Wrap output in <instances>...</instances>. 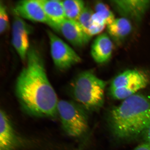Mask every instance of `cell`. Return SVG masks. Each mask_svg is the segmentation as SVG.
<instances>
[{"mask_svg": "<svg viewBox=\"0 0 150 150\" xmlns=\"http://www.w3.org/2000/svg\"><path fill=\"white\" fill-rule=\"evenodd\" d=\"M79 105L71 101L58 102L57 113L64 130L69 136L78 137L85 134L89 129L87 114Z\"/></svg>", "mask_w": 150, "mask_h": 150, "instance_id": "obj_4", "label": "cell"}, {"mask_svg": "<svg viewBox=\"0 0 150 150\" xmlns=\"http://www.w3.org/2000/svg\"><path fill=\"white\" fill-rule=\"evenodd\" d=\"M53 29L60 33L71 44L78 47L86 45L91 38L75 21L65 19L57 24Z\"/></svg>", "mask_w": 150, "mask_h": 150, "instance_id": "obj_8", "label": "cell"}, {"mask_svg": "<svg viewBox=\"0 0 150 150\" xmlns=\"http://www.w3.org/2000/svg\"><path fill=\"white\" fill-rule=\"evenodd\" d=\"M113 45L110 38L105 33L99 35L91 46V53L94 60L99 64L106 62L111 57Z\"/></svg>", "mask_w": 150, "mask_h": 150, "instance_id": "obj_11", "label": "cell"}, {"mask_svg": "<svg viewBox=\"0 0 150 150\" xmlns=\"http://www.w3.org/2000/svg\"><path fill=\"white\" fill-rule=\"evenodd\" d=\"M93 13V11L91 8L85 6L77 21L88 35V30L92 24V17Z\"/></svg>", "mask_w": 150, "mask_h": 150, "instance_id": "obj_17", "label": "cell"}, {"mask_svg": "<svg viewBox=\"0 0 150 150\" xmlns=\"http://www.w3.org/2000/svg\"><path fill=\"white\" fill-rule=\"evenodd\" d=\"M132 30V25L128 19L121 18L115 19L108 25L109 34L116 40H120L128 35Z\"/></svg>", "mask_w": 150, "mask_h": 150, "instance_id": "obj_14", "label": "cell"}, {"mask_svg": "<svg viewBox=\"0 0 150 150\" xmlns=\"http://www.w3.org/2000/svg\"><path fill=\"white\" fill-rule=\"evenodd\" d=\"M106 83L89 71L81 73L72 82L71 92L73 98L84 110L98 111L105 101Z\"/></svg>", "mask_w": 150, "mask_h": 150, "instance_id": "obj_3", "label": "cell"}, {"mask_svg": "<svg viewBox=\"0 0 150 150\" xmlns=\"http://www.w3.org/2000/svg\"><path fill=\"white\" fill-rule=\"evenodd\" d=\"M105 25H97L92 24L88 32V34L91 37L100 33L104 30Z\"/></svg>", "mask_w": 150, "mask_h": 150, "instance_id": "obj_19", "label": "cell"}, {"mask_svg": "<svg viewBox=\"0 0 150 150\" xmlns=\"http://www.w3.org/2000/svg\"><path fill=\"white\" fill-rule=\"evenodd\" d=\"M12 30L13 45L22 61H26L29 50L28 35L32 31L33 28L21 18L16 16L13 20Z\"/></svg>", "mask_w": 150, "mask_h": 150, "instance_id": "obj_7", "label": "cell"}, {"mask_svg": "<svg viewBox=\"0 0 150 150\" xmlns=\"http://www.w3.org/2000/svg\"><path fill=\"white\" fill-rule=\"evenodd\" d=\"M110 2L124 18L137 21L140 20L145 14L149 6L150 1L125 0L112 1Z\"/></svg>", "mask_w": 150, "mask_h": 150, "instance_id": "obj_10", "label": "cell"}, {"mask_svg": "<svg viewBox=\"0 0 150 150\" xmlns=\"http://www.w3.org/2000/svg\"><path fill=\"white\" fill-rule=\"evenodd\" d=\"M50 52L54 64L61 71L67 70L81 61L74 50L52 32L47 31Z\"/></svg>", "mask_w": 150, "mask_h": 150, "instance_id": "obj_6", "label": "cell"}, {"mask_svg": "<svg viewBox=\"0 0 150 150\" xmlns=\"http://www.w3.org/2000/svg\"><path fill=\"white\" fill-rule=\"evenodd\" d=\"M62 2L66 18L77 21L85 7L84 1L81 0H67Z\"/></svg>", "mask_w": 150, "mask_h": 150, "instance_id": "obj_16", "label": "cell"}, {"mask_svg": "<svg viewBox=\"0 0 150 150\" xmlns=\"http://www.w3.org/2000/svg\"><path fill=\"white\" fill-rule=\"evenodd\" d=\"M49 23L48 25L54 29L57 24L65 19L62 2L59 0H39Z\"/></svg>", "mask_w": 150, "mask_h": 150, "instance_id": "obj_13", "label": "cell"}, {"mask_svg": "<svg viewBox=\"0 0 150 150\" xmlns=\"http://www.w3.org/2000/svg\"><path fill=\"white\" fill-rule=\"evenodd\" d=\"M150 120V99L136 93L110 110L109 122L114 136L120 139L136 137L143 134Z\"/></svg>", "mask_w": 150, "mask_h": 150, "instance_id": "obj_2", "label": "cell"}, {"mask_svg": "<svg viewBox=\"0 0 150 150\" xmlns=\"http://www.w3.org/2000/svg\"><path fill=\"white\" fill-rule=\"evenodd\" d=\"M14 11L17 16L32 21L48 24L47 17L39 0L18 1L15 5Z\"/></svg>", "mask_w": 150, "mask_h": 150, "instance_id": "obj_9", "label": "cell"}, {"mask_svg": "<svg viewBox=\"0 0 150 150\" xmlns=\"http://www.w3.org/2000/svg\"><path fill=\"white\" fill-rule=\"evenodd\" d=\"M95 13L92 17V24L97 25H108L115 20L114 15L108 6L99 2L96 4Z\"/></svg>", "mask_w": 150, "mask_h": 150, "instance_id": "obj_15", "label": "cell"}, {"mask_svg": "<svg viewBox=\"0 0 150 150\" xmlns=\"http://www.w3.org/2000/svg\"><path fill=\"white\" fill-rule=\"evenodd\" d=\"M133 150H150V144L145 142L138 146Z\"/></svg>", "mask_w": 150, "mask_h": 150, "instance_id": "obj_21", "label": "cell"}, {"mask_svg": "<svg viewBox=\"0 0 150 150\" xmlns=\"http://www.w3.org/2000/svg\"><path fill=\"white\" fill-rule=\"evenodd\" d=\"M8 18L5 6L0 4V33L2 34L6 30L8 25Z\"/></svg>", "mask_w": 150, "mask_h": 150, "instance_id": "obj_18", "label": "cell"}, {"mask_svg": "<svg viewBox=\"0 0 150 150\" xmlns=\"http://www.w3.org/2000/svg\"><path fill=\"white\" fill-rule=\"evenodd\" d=\"M0 150H13L17 144V138L8 115L3 110L0 111Z\"/></svg>", "mask_w": 150, "mask_h": 150, "instance_id": "obj_12", "label": "cell"}, {"mask_svg": "<svg viewBox=\"0 0 150 150\" xmlns=\"http://www.w3.org/2000/svg\"><path fill=\"white\" fill-rule=\"evenodd\" d=\"M149 81V76L143 71L127 70L112 81L110 88V94L114 99L124 100L146 88Z\"/></svg>", "mask_w": 150, "mask_h": 150, "instance_id": "obj_5", "label": "cell"}, {"mask_svg": "<svg viewBox=\"0 0 150 150\" xmlns=\"http://www.w3.org/2000/svg\"><path fill=\"white\" fill-rule=\"evenodd\" d=\"M26 61L16 83V95L20 104L31 115L56 117L59 101L47 76L42 56L35 48H29Z\"/></svg>", "mask_w": 150, "mask_h": 150, "instance_id": "obj_1", "label": "cell"}, {"mask_svg": "<svg viewBox=\"0 0 150 150\" xmlns=\"http://www.w3.org/2000/svg\"><path fill=\"white\" fill-rule=\"evenodd\" d=\"M142 134L145 142L150 144V120L147 127Z\"/></svg>", "mask_w": 150, "mask_h": 150, "instance_id": "obj_20", "label": "cell"}]
</instances>
